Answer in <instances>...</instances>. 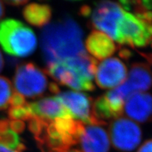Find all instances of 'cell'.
I'll use <instances>...</instances> for the list:
<instances>
[{
  "mask_svg": "<svg viewBox=\"0 0 152 152\" xmlns=\"http://www.w3.org/2000/svg\"><path fill=\"white\" fill-rule=\"evenodd\" d=\"M67 152H81L78 151V150H76V149H72V150H70V151H68Z\"/></svg>",
  "mask_w": 152,
  "mask_h": 152,
  "instance_id": "obj_28",
  "label": "cell"
},
{
  "mask_svg": "<svg viewBox=\"0 0 152 152\" xmlns=\"http://www.w3.org/2000/svg\"><path fill=\"white\" fill-rule=\"evenodd\" d=\"M97 61L87 53L47 65L45 70L61 85L78 91H93Z\"/></svg>",
  "mask_w": 152,
  "mask_h": 152,
  "instance_id": "obj_3",
  "label": "cell"
},
{
  "mask_svg": "<svg viewBox=\"0 0 152 152\" xmlns=\"http://www.w3.org/2000/svg\"><path fill=\"white\" fill-rule=\"evenodd\" d=\"M125 102L115 96L111 91L96 99L93 104V109L96 119L106 125V121L121 118L124 113Z\"/></svg>",
  "mask_w": 152,
  "mask_h": 152,
  "instance_id": "obj_14",
  "label": "cell"
},
{
  "mask_svg": "<svg viewBox=\"0 0 152 152\" xmlns=\"http://www.w3.org/2000/svg\"><path fill=\"white\" fill-rule=\"evenodd\" d=\"M55 96L76 121L85 125H104L95 117L94 101L89 95L75 91H67L58 92Z\"/></svg>",
  "mask_w": 152,
  "mask_h": 152,
  "instance_id": "obj_9",
  "label": "cell"
},
{
  "mask_svg": "<svg viewBox=\"0 0 152 152\" xmlns=\"http://www.w3.org/2000/svg\"><path fill=\"white\" fill-rule=\"evenodd\" d=\"M124 113L134 122L148 123L152 121V95L147 92H137L127 99Z\"/></svg>",
  "mask_w": 152,
  "mask_h": 152,
  "instance_id": "obj_12",
  "label": "cell"
},
{
  "mask_svg": "<svg viewBox=\"0 0 152 152\" xmlns=\"http://www.w3.org/2000/svg\"><path fill=\"white\" fill-rule=\"evenodd\" d=\"M14 85L16 92L28 98L42 96L49 89L50 85L45 70L30 62L20 64L17 67Z\"/></svg>",
  "mask_w": 152,
  "mask_h": 152,
  "instance_id": "obj_7",
  "label": "cell"
},
{
  "mask_svg": "<svg viewBox=\"0 0 152 152\" xmlns=\"http://www.w3.org/2000/svg\"><path fill=\"white\" fill-rule=\"evenodd\" d=\"M115 41L132 48L152 45V20L125 10L118 25Z\"/></svg>",
  "mask_w": 152,
  "mask_h": 152,
  "instance_id": "obj_5",
  "label": "cell"
},
{
  "mask_svg": "<svg viewBox=\"0 0 152 152\" xmlns=\"http://www.w3.org/2000/svg\"><path fill=\"white\" fill-rule=\"evenodd\" d=\"M4 65V61L3 56L1 52H0V72H1V71L3 70Z\"/></svg>",
  "mask_w": 152,
  "mask_h": 152,
  "instance_id": "obj_27",
  "label": "cell"
},
{
  "mask_svg": "<svg viewBox=\"0 0 152 152\" xmlns=\"http://www.w3.org/2000/svg\"><path fill=\"white\" fill-rule=\"evenodd\" d=\"M152 87V71L144 63H136L131 66L126 80L122 85L111 91L125 102L131 95L145 92Z\"/></svg>",
  "mask_w": 152,
  "mask_h": 152,
  "instance_id": "obj_10",
  "label": "cell"
},
{
  "mask_svg": "<svg viewBox=\"0 0 152 152\" xmlns=\"http://www.w3.org/2000/svg\"><path fill=\"white\" fill-rule=\"evenodd\" d=\"M0 46L11 56L26 57L35 52L37 40L35 33L23 23L8 18L0 22Z\"/></svg>",
  "mask_w": 152,
  "mask_h": 152,
  "instance_id": "obj_4",
  "label": "cell"
},
{
  "mask_svg": "<svg viewBox=\"0 0 152 152\" xmlns=\"http://www.w3.org/2000/svg\"><path fill=\"white\" fill-rule=\"evenodd\" d=\"M4 5L2 1H0V19L2 18L4 15Z\"/></svg>",
  "mask_w": 152,
  "mask_h": 152,
  "instance_id": "obj_26",
  "label": "cell"
},
{
  "mask_svg": "<svg viewBox=\"0 0 152 152\" xmlns=\"http://www.w3.org/2000/svg\"><path fill=\"white\" fill-rule=\"evenodd\" d=\"M85 48L91 56L105 60L116 51V45L111 37L99 30H93L85 40Z\"/></svg>",
  "mask_w": 152,
  "mask_h": 152,
  "instance_id": "obj_15",
  "label": "cell"
},
{
  "mask_svg": "<svg viewBox=\"0 0 152 152\" xmlns=\"http://www.w3.org/2000/svg\"><path fill=\"white\" fill-rule=\"evenodd\" d=\"M0 152H21V151H16V150L11 149L10 148L5 147V146H4L3 144H0Z\"/></svg>",
  "mask_w": 152,
  "mask_h": 152,
  "instance_id": "obj_25",
  "label": "cell"
},
{
  "mask_svg": "<svg viewBox=\"0 0 152 152\" xmlns=\"http://www.w3.org/2000/svg\"><path fill=\"white\" fill-rule=\"evenodd\" d=\"M11 81L4 76H0V111L7 109L14 94Z\"/></svg>",
  "mask_w": 152,
  "mask_h": 152,
  "instance_id": "obj_19",
  "label": "cell"
},
{
  "mask_svg": "<svg viewBox=\"0 0 152 152\" xmlns=\"http://www.w3.org/2000/svg\"><path fill=\"white\" fill-rule=\"evenodd\" d=\"M9 120L12 121H28L31 118L32 114L30 113L29 103H25L22 105L9 106L8 111Z\"/></svg>",
  "mask_w": 152,
  "mask_h": 152,
  "instance_id": "obj_20",
  "label": "cell"
},
{
  "mask_svg": "<svg viewBox=\"0 0 152 152\" xmlns=\"http://www.w3.org/2000/svg\"><path fill=\"white\" fill-rule=\"evenodd\" d=\"M83 37V30L72 18L47 25L40 36L42 53L47 65L87 53Z\"/></svg>",
  "mask_w": 152,
  "mask_h": 152,
  "instance_id": "obj_2",
  "label": "cell"
},
{
  "mask_svg": "<svg viewBox=\"0 0 152 152\" xmlns=\"http://www.w3.org/2000/svg\"><path fill=\"white\" fill-rule=\"evenodd\" d=\"M124 12L118 2L110 1L96 3L93 7L85 5L80 9L81 14L90 19L92 27L105 33L113 40H115L118 25Z\"/></svg>",
  "mask_w": 152,
  "mask_h": 152,
  "instance_id": "obj_6",
  "label": "cell"
},
{
  "mask_svg": "<svg viewBox=\"0 0 152 152\" xmlns=\"http://www.w3.org/2000/svg\"><path fill=\"white\" fill-rule=\"evenodd\" d=\"M28 1L27 0H9V1H6L5 3L8 4L9 5L14 6V7H19L27 4Z\"/></svg>",
  "mask_w": 152,
  "mask_h": 152,
  "instance_id": "obj_23",
  "label": "cell"
},
{
  "mask_svg": "<svg viewBox=\"0 0 152 152\" xmlns=\"http://www.w3.org/2000/svg\"><path fill=\"white\" fill-rule=\"evenodd\" d=\"M109 135L115 149L130 152L135 149L141 142L142 133L135 122L121 117L110 123Z\"/></svg>",
  "mask_w": 152,
  "mask_h": 152,
  "instance_id": "obj_8",
  "label": "cell"
},
{
  "mask_svg": "<svg viewBox=\"0 0 152 152\" xmlns=\"http://www.w3.org/2000/svg\"><path fill=\"white\" fill-rule=\"evenodd\" d=\"M52 14V9L49 5L38 3L28 4L23 11V15L26 21L38 28L48 25Z\"/></svg>",
  "mask_w": 152,
  "mask_h": 152,
  "instance_id": "obj_17",
  "label": "cell"
},
{
  "mask_svg": "<svg viewBox=\"0 0 152 152\" xmlns=\"http://www.w3.org/2000/svg\"><path fill=\"white\" fill-rule=\"evenodd\" d=\"M144 58H145L148 62L152 65V53H140Z\"/></svg>",
  "mask_w": 152,
  "mask_h": 152,
  "instance_id": "obj_24",
  "label": "cell"
},
{
  "mask_svg": "<svg viewBox=\"0 0 152 152\" xmlns=\"http://www.w3.org/2000/svg\"><path fill=\"white\" fill-rule=\"evenodd\" d=\"M9 125L11 130L16 133H21L25 130L26 125L23 121H12L9 120Z\"/></svg>",
  "mask_w": 152,
  "mask_h": 152,
  "instance_id": "obj_21",
  "label": "cell"
},
{
  "mask_svg": "<svg viewBox=\"0 0 152 152\" xmlns=\"http://www.w3.org/2000/svg\"><path fill=\"white\" fill-rule=\"evenodd\" d=\"M137 152H152V139L144 142Z\"/></svg>",
  "mask_w": 152,
  "mask_h": 152,
  "instance_id": "obj_22",
  "label": "cell"
},
{
  "mask_svg": "<svg viewBox=\"0 0 152 152\" xmlns=\"http://www.w3.org/2000/svg\"><path fill=\"white\" fill-rule=\"evenodd\" d=\"M28 128L41 152H67L78 143L85 124L71 115L54 119L33 116Z\"/></svg>",
  "mask_w": 152,
  "mask_h": 152,
  "instance_id": "obj_1",
  "label": "cell"
},
{
  "mask_svg": "<svg viewBox=\"0 0 152 152\" xmlns=\"http://www.w3.org/2000/svg\"><path fill=\"white\" fill-rule=\"evenodd\" d=\"M94 77L95 82L100 88L115 89L125 81L128 77V69L121 59L112 57L97 64Z\"/></svg>",
  "mask_w": 152,
  "mask_h": 152,
  "instance_id": "obj_11",
  "label": "cell"
},
{
  "mask_svg": "<svg viewBox=\"0 0 152 152\" xmlns=\"http://www.w3.org/2000/svg\"><path fill=\"white\" fill-rule=\"evenodd\" d=\"M32 116L54 119L71 115L56 96H48L29 103Z\"/></svg>",
  "mask_w": 152,
  "mask_h": 152,
  "instance_id": "obj_16",
  "label": "cell"
},
{
  "mask_svg": "<svg viewBox=\"0 0 152 152\" xmlns=\"http://www.w3.org/2000/svg\"><path fill=\"white\" fill-rule=\"evenodd\" d=\"M0 144L16 151L23 152L26 146L19 137L18 133L11 130L9 120L0 119Z\"/></svg>",
  "mask_w": 152,
  "mask_h": 152,
  "instance_id": "obj_18",
  "label": "cell"
},
{
  "mask_svg": "<svg viewBox=\"0 0 152 152\" xmlns=\"http://www.w3.org/2000/svg\"><path fill=\"white\" fill-rule=\"evenodd\" d=\"M78 143L83 152H109L110 137L102 125H85Z\"/></svg>",
  "mask_w": 152,
  "mask_h": 152,
  "instance_id": "obj_13",
  "label": "cell"
}]
</instances>
